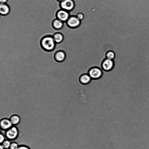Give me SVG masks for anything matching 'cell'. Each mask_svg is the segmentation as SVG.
<instances>
[{"instance_id":"obj_21","label":"cell","mask_w":149,"mask_h":149,"mask_svg":"<svg viewBox=\"0 0 149 149\" xmlns=\"http://www.w3.org/2000/svg\"><path fill=\"white\" fill-rule=\"evenodd\" d=\"M8 0H0V3H6Z\"/></svg>"},{"instance_id":"obj_4","label":"cell","mask_w":149,"mask_h":149,"mask_svg":"<svg viewBox=\"0 0 149 149\" xmlns=\"http://www.w3.org/2000/svg\"><path fill=\"white\" fill-rule=\"evenodd\" d=\"M57 18L63 22H66L70 17V15L68 11L62 9L58 10L56 13Z\"/></svg>"},{"instance_id":"obj_2","label":"cell","mask_w":149,"mask_h":149,"mask_svg":"<svg viewBox=\"0 0 149 149\" xmlns=\"http://www.w3.org/2000/svg\"><path fill=\"white\" fill-rule=\"evenodd\" d=\"M61 8L69 11L72 10L74 6V3L72 0H64L60 2Z\"/></svg>"},{"instance_id":"obj_7","label":"cell","mask_w":149,"mask_h":149,"mask_svg":"<svg viewBox=\"0 0 149 149\" xmlns=\"http://www.w3.org/2000/svg\"><path fill=\"white\" fill-rule=\"evenodd\" d=\"M18 132L15 127H12L8 129L6 133L7 137L10 139H14L18 136Z\"/></svg>"},{"instance_id":"obj_15","label":"cell","mask_w":149,"mask_h":149,"mask_svg":"<svg viewBox=\"0 0 149 149\" xmlns=\"http://www.w3.org/2000/svg\"><path fill=\"white\" fill-rule=\"evenodd\" d=\"M106 56L107 58L113 60L115 58L116 54L113 51H110L107 52Z\"/></svg>"},{"instance_id":"obj_13","label":"cell","mask_w":149,"mask_h":149,"mask_svg":"<svg viewBox=\"0 0 149 149\" xmlns=\"http://www.w3.org/2000/svg\"><path fill=\"white\" fill-rule=\"evenodd\" d=\"M52 36L56 43H60L64 39L63 35L59 32L55 33Z\"/></svg>"},{"instance_id":"obj_12","label":"cell","mask_w":149,"mask_h":149,"mask_svg":"<svg viewBox=\"0 0 149 149\" xmlns=\"http://www.w3.org/2000/svg\"><path fill=\"white\" fill-rule=\"evenodd\" d=\"M79 80L83 84H87L91 82V78L88 74H85L81 75Z\"/></svg>"},{"instance_id":"obj_14","label":"cell","mask_w":149,"mask_h":149,"mask_svg":"<svg viewBox=\"0 0 149 149\" xmlns=\"http://www.w3.org/2000/svg\"><path fill=\"white\" fill-rule=\"evenodd\" d=\"M10 120L12 125H16L19 123L20 119L17 115H14L11 117Z\"/></svg>"},{"instance_id":"obj_20","label":"cell","mask_w":149,"mask_h":149,"mask_svg":"<svg viewBox=\"0 0 149 149\" xmlns=\"http://www.w3.org/2000/svg\"><path fill=\"white\" fill-rule=\"evenodd\" d=\"M17 149H29L28 147L24 146H21L18 148Z\"/></svg>"},{"instance_id":"obj_5","label":"cell","mask_w":149,"mask_h":149,"mask_svg":"<svg viewBox=\"0 0 149 149\" xmlns=\"http://www.w3.org/2000/svg\"><path fill=\"white\" fill-rule=\"evenodd\" d=\"M114 66V62L113 60L106 58L102 62V67L103 70L105 71L111 70Z\"/></svg>"},{"instance_id":"obj_3","label":"cell","mask_w":149,"mask_h":149,"mask_svg":"<svg viewBox=\"0 0 149 149\" xmlns=\"http://www.w3.org/2000/svg\"><path fill=\"white\" fill-rule=\"evenodd\" d=\"M88 74L92 79H97L101 77L102 75V71L97 67L92 68L89 71Z\"/></svg>"},{"instance_id":"obj_1","label":"cell","mask_w":149,"mask_h":149,"mask_svg":"<svg viewBox=\"0 0 149 149\" xmlns=\"http://www.w3.org/2000/svg\"><path fill=\"white\" fill-rule=\"evenodd\" d=\"M40 45L44 50L51 51L55 48L56 43L52 36H47L43 37L40 40Z\"/></svg>"},{"instance_id":"obj_16","label":"cell","mask_w":149,"mask_h":149,"mask_svg":"<svg viewBox=\"0 0 149 149\" xmlns=\"http://www.w3.org/2000/svg\"><path fill=\"white\" fill-rule=\"evenodd\" d=\"M11 143L8 140L4 141L2 143V145L4 148H10Z\"/></svg>"},{"instance_id":"obj_17","label":"cell","mask_w":149,"mask_h":149,"mask_svg":"<svg viewBox=\"0 0 149 149\" xmlns=\"http://www.w3.org/2000/svg\"><path fill=\"white\" fill-rule=\"evenodd\" d=\"M18 147L17 144L15 143H11L10 147V149H17Z\"/></svg>"},{"instance_id":"obj_10","label":"cell","mask_w":149,"mask_h":149,"mask_svg":"<svg viewBox=\"0 0 149 149\" xmlns=\"http://www.w3.org/2000/svg\"><path fill=\"white\" fill-rule=\"evenodd\" d=\"M10 120L7 119H3L0 121V126L3 130L8 129L11 127L12 125Z\"/></svg>"},{"instance_id":"obj_22","label":"cell","mask_w":149,"mask_h":149,"mask_svg":"<svg viewBox=\"0 0 149 149\" xmlns=\"http://www.w3.org/2000/svg\"><path fill=\"white\" fill-rule=\"evenodd\" d=\"M0 149H4V148L2 145H1L0 146Z\"/></svg>"},{"instance_id":"obj_11","label":"cell","mask_w":149,"mask_h":149,"mask_svg":"<svg viewBox=\"0 0 149 149\" xmlns=\"http://www.w3.org/2000/svg\"><path fill=\"white\" fill-rule=\"evenodd\" d=\"M52 24L53 28L56 30L61 29L63 26V22L57 18L54 19Z\"/></svg>"},{"instance_id":"obj_18","label":"cell","mask_w":149,"mask_h":149,"mask_svg":"<svg viewBox=\"0 0 149 149\" xmlns=\"http://www.w3.org/2000/svg\"><path fill=\"white\" fill-rule=\"evenodd\" d=\"M75 16L80 20H82L84 17L83 14L81 13H78Z\"/></svg>"},{"instance_id":"obj_24","label":"cell","mask_w":149,"mask_h":149,"mask_svg":"<svg viewBox=\"0 0 149 149\" xmlns=\"http://www.w3.org/2000/svg\"><path fill=\"white\" fill-rule=\"evenodd\" d=\"M25 29H26V28H25ZM27 30H28V29H27ZM35 34H36V33H35Z\"/></svg>"},{"instance_id":"obj_9","label":"cell","mask_w":149,"mask_h":149,"mask_svg":"<svg viewBox=\"0 0 149 149\" xmlns=\"http://www.w3.org/2000/svg\"><path fill=\"white\" fill-rule=\"evenodd\" d=\"M66 55L64 52L63 51H59L55 54L54 58L57 62H62L66 58Z\"/></svg>"},{"instance_id":"obj_6","label":"cell","mask_w":149,"mask_h":149,"mask_svg":"<svg viewBox=\"0 0 149 149\" xmlns=\"http://www.w3.org/2000/svg\"><path fill=\"white\" fill-rule=\"evenodd\" d=\"M66 22L69 26L74 28L80 25V20L76 16H71L70 17Z\"/></svg>"},{"instance_id":"obj_8","label":"cell","mask_w":149,"mask_h":149,"mask_svg":"<svg viewBox=\"0 0 149 149\" xmlns=\"http://www.w3.org/2000/svg\"><path fill=\"white\" fill-rule=\"evenodd\" d=\"M10 7L7 3H0V13L1 15H7L10 13Z\"/></svg>"},{"instance_id":"obj_19","label":"cell","mask_w":149,"mask_h":149,"mask_svg":"<svg viewBox=\"0 0 149 149\" xmlns=\"http://www.w3.org/2000/svg\"><path fill=\"white\" fill-rule=\"evenodd\" d=\"M0 142L1 143H3L4 141V136L2 134H1L0 135Z\"/></svg>"},{"instance_id":"obj_23","label":"cell","mask_w":149,"mask_h":149,"mask_svg":"<svg viewBox=\"0 0 149 149\" xmlns=\"http://www.w3.org/2000/svg\"><path fill=\"white\" fill-rule=\"evenodd\" d=\"M58 1L60 2H61L63 1H64V0H57Z\"/></svg>"}]
</instances>
